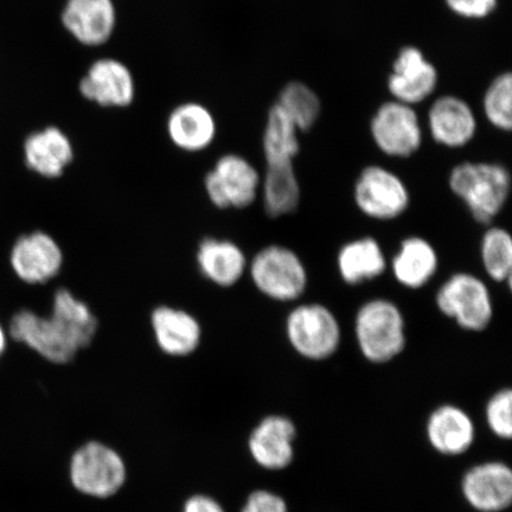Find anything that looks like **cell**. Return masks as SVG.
Listing matches in <instances>:
<instances>
[{"mask_svg":"<svg viewBox=\"0 0 512 512\" xmlns=\"http://www.w3.org/2000/svg\"><path fill=\"white\" fill-rule=\"evenodd\" d=\"M99 329L93 307L69 287H59L51 296L48 315L19 310L10 319L8 335L44 361L68 366L91 347Z\"/></svg>","mask_w":512,"mask_h":512,"instance_id":"cell-1","label":"cell"},{"mask_svg":"<svg viewBox=\"0 0 512 512\" xmlns=\"http://www.w3.org/2000/svg\"><path fill=\"white\" fill-rule=\"evenodd\" d=\"M448 188L473 220L484 227L494 221L509 202L512 179L507 166L496 162L459 163L448 175Z\"/></svg>","mask_w":512,"mask_h":512,"instance_id":"cell-2","label":"cell"},{"mask_svg":"<svg viewBox=\"0 0 512 512\" xmlns=\"http://www.w3.org/2000/svg\"><path fill=\"white\" fill-rule=\"evenodd\" d=\"M354 332L358 349L375 364L395 360L407 345V325L401 307L388 298H371L356 311Z\"/></svg>","mask_w":512,"mask_h":512,"instance_id":"cell-3","label":"cell"},{"mask_svg":"<svg viewBox=\"0 0 512 512\" xmlns=\"http://www.w3.org/2000/svg\"><path fill=\"white\" fill-rule=\"evenodd\" d=\"M247 277L262 297L281 304L298 302L309 287L303 259L279 243L262 247L249 258Z\"/></svg>","mask_w":512,"mask_h":512,"instance_id":"cell-4","label":"cell"},{"mask_svg":"<svg viewBox=\"0 0 512 512\" xmlns=\"http://www.w3.org/2000/svg\"><path fill=\"white\" fill-rule=\"evenodd\" d=\"M435 305L441 315L467 332H484L495 316L488 284L471 272L451 274L435 293Z\"/></svg>","mask_w":512,"mask_h":512,"instance_id":"cell-5","label":"cell"},{"mask_svg":"<svg viewBox=\"0 0 512 512\" xmlns=\"http://www.w3.org/2000/svg\"><path fill=\"white\" fill-rule=\"evenodd\" d=\"M288 344L309 361H325L341 347L342 326L336 313L322 303L293 306L285 319Z\"/></svg>","mask_w":512,"mask_h":512,"instance_id":"cell-6","label":"cell"},{"mask_svg":"<svg viewBox=\"0 0 512 512\" xmlns=\"http://www.w3.org/2000/svg\"><path fill=\"white\" fill-rule=\"evenodd\" d=\"M203 192L217 210H245L260 200L261 172L239 153H224L206 172Z\"/></svg>","mask_w":512,"mask_h":512,"instance_id":"cell-7","label":"cell"},{"mask_svg":"<svg viewBox=\"0 0 512 512\" xmlns=\"http://www.w3.org/2000/svg\"><path fill=\"white\" fill-rule=\"evenodd\" d=\"M69 480L80 494L108 499L124 488L127 466L123 456L101 441H88L70 458Z\"/></svg>","mask_w":512,"mask_h":512,"instance_id":"cell-8","label":"cell"},{"mask_svg":"<svg viewBox=\"0 0 512 512\" xmlns=\"http://www.w3.org/2000/svg\"><path fill=\"white\" fill-rule=\"evenodd\" d=\"M352 197L368 219L389 222L405 215L411 206V192L403 179L382 165H368L358 174Z\"/></svg>","mask_w":512,"mask_h":512,"instance_id":"cell-9","label":"cell"},{"mask_svg":"<svg viewBox=\"0 0 512 512\" xmlns=\"http://www.w3.org/2000/svg\"><path fill=\"white\" fill-rule=\"evenodd\" d=\"M10 266L22 283L47 285L63 272L66 253L54 235L34 230L18 236L11 247Z\"/></svg>","mask_w":512,"mask_h":512,"instance_id":"cell-10","label":"cell"},{"mask_svg":"<svg viewBox=\"0 0 512 512\" xmlns=\"http://www.w3.org/2000/svg\"><path fill=\"white\" fill-rule=\"evenodd\" d=\"M370 134L377 149L390 158H411L424 142V131L414 107L396 100L377 108L370 121Z\"/></svg>","mask_w":512,"mask_h":512,"instance_id":"cell-11","label":"cell"},{"mask_svg":"<svg viewBox=\"0 0 512 512\" xmlns=\"http://www.w3.org/2000/svg\"><path fill=\"white\" fill-rule=\"evenodd\" d=\"M149 325L156 347L170 358H187L201 348L204 329L201 320L183 307L159 304L150 312Z\"/></svg>","mask_w":512,"mask_h":512,"instance_id":"cell-12","label":"cell"},{"mask_svg":"<svg viewBox=\"0 0 512 512\" xmlns=\"http://www.w3.org/2000/svg\"><path fill=\"white\" fill-rule=\"evenodd\" d=\"M198 274L221 290L239 285L248 271L249 258L238 242L207 235L198 241L194 253Z\"/></svg>","mask_w":512,"mask_h":512,"instance_id":"cell-13","label":"cell"},{"mask_svg":"<svg viewBox=\"0 0 512 512\" xmlns=\"http://www.w3.org/2000/svg\"><path fill=\"white\" fill-rule=\"evenodd\" d=\"M82 98L102 108H126L136 99L131 69L113 57L94 61L79 83Z\"/></svg>","mask_w":512,"mask_h":512,"instance_id":"cell-14","label":"cell"},{"mask_svg":"<svg viewBox=\"0 0 512 512\" xmlns=\"http://www.w3.org/2000/svg\"><path fill=\"white\" fill-rule=\"evenodd\" d=\"M61 22L81 46H105L117 29L118 12L114 0H66Z\"/></svg>","mask_w":512,"mask_h":512,"instance_id":"cell-15","label":"cell"},{"mask_svg":"<svg viewBox=\"0 0 512 512\" xmlns=\"http://www.w3.org/2000/svg\"><path fill=\"white\" fill-rule=\"evenodd\" d=\"M23 159L32 174L47 181H57L74 164L75 146L62 128L47 126L25 138Z\"/></svg>","mask_w":512,"mask_h":512,"instance_id":"cell-16","label":"cell"},{"mask_svg":"<svg viewBox=\"0 0 512 512\" xmlns=\"http://www.w3.org/2000/svg\"><path fill=\"white\" fill-rule=\"evenodd\" d=\"M439 75L419 48L408 46L399 51L388 78L393 100L409 106L424 102L437 89Z\"/></svg>","mask_w":512,"mask_h":512,"instance_id":"cell-17","label":"cell"},{"mask_svg":"<svg viewBox=\"0 0 512 512\" xmlns=\"http://www.w3.org/2000/svg\"><path fill=\"white\" fill-rule=\"evenodd\" d=\"M217 121L213 112L200 102L178 105L166 119V134L177 150L202 153L210 149L217 137Z\"/></svg>","mask_w":512,"mask_h":512,"instance_id":"cell-18","label":"cell"},{"mask_svg":"<svg viewBox=\"0 0 512 512\" xmlns=\"http://www.w3.org/2000/svg\"><path fill=\"white\" fill-rule=\"evenodd\" d=\"M477 119L472 108L454 95L440 96L428 111V130L435 143L447 149H462L477 134Z\"/></svg>","mask_w":512,"mask_h":512,"instance_id":"cell-19","label":"cell"},{"mask_svg":"<svg viewBox=\"0 0 512 512\" xmlns=\"http://www.w3.org/2000/svg\"><path fill=\"white\" fill-rule=\"evenodd\" d=\"M296 426L285 416H267L249 435L248 450L254 462L266 470H284L294 457Z\"/></svg>","mask_w":512,"mask_h":512,"instance_id":"cell-20","label":"cell"},{"mask_svg":"<svg viewBox=\"0 0 512 512\" xmlns=\"http://www.w3.org/2000/svg\"><path fill=\"white\" fill-rule=\"evenodd\" d=\"M462 486L467 503L478 511L499 512L510 507L512 472L508 465L492 462L472 467Z\"/></svg>","mask_w":512,"mask_h":512,"instance_id":"cell-21","label":"cell"},{"mask_svg":"<svg viewBox=\"0 0 512 512\" xmlns=\"http://www.w3.org/2000/svg\"><path fill=\"white\" fill-rule=\"evenodd\" d=\"M440 265L437 249L422 236H407L390 260L396 283L407 290H421L434 279Z\"/></svg>","mask_w":512,"mask_h":512,"instance_id":"cell-22","label":"cell"},{"mask_svg":"<svg viewBox=\"0 0 512 512\" xmlns=\"http://www.w3.org/2000/svg\"><path fill=\"white\" fill-rule=\"evenodd\" d=\"M336 266L344 284L360 286L381 278L389 262L379 241L373 236H362L339 248Z\"/></svg>","mask_w":512,"mask_h":512,"instance_id":"cell-23","label":"cell"},{"mask_svg":"<svg viewBox=\"0 0 512 512\" xmlns=\"http://www.w3.org/2000/svg\"><path fill=\"white\" fill-rule=\"evenodd\" d=\"M427 437L439 453L459 456L475 441V425L463 409L446 405L435 409L428 419Z\"/></svg>","mask_w":512,"mask_h":512,"instance_id":"cell-24","label":"cell"},{"mask_svg":"<svg viewBox=\"0 0 512 512\" xmlns=\"http://www.w3.org/2000/svg\"><path fill=\"white\" fill-rule=\"evenodd\" d=\"M260 200L270 219L296 213L302 202V187L294 165L265 166L261 174Z\"/></svg>","mask_w":512,"mask_h":512,"instance_id":"cell-25","label":"cell"},{"mask_svg":"<svg viewBox=\"0 0 512 512\" xmlns=\"http://www.w3.org/2000/svg\"><path fill=\"white\" fill-rule=\"evenodd\" d=\"M299 131L277 104L267 113L262 133V155L265 166L294 165L300 152Z\"/></svg>","mask_w":512,"mask_h":512,"instance_id":"cell-26","label":"cell"},{"mask_svg":"<svg viewBox=\"0 0 512 512\" xmlns=\"http://www.w3.org/2000/svg\"><path fill=\"white\" fill-rule=\"evenodd\" d=\"M483 271L497 284H512V238L508 229L490 224L479 243Z\"/></svg>","mask_w":512,"mask_h":512,"instance_id":"cell-27","label":"cell"},{"mask_svg":"<svg viewBox=\"0 0 512 512\" xmlns=\"http://www.w3.org/2000/svg\"><path fill=\"white\" fill-rule=\"evenodd\" d=\"M300 133L310 131L322 114V101L310 86L300 81L288 82L275 101Z\"/></svg>","mask_w":512,"mask_h":512,"instance_id":"cell-28","label":"cell"},{"mask_svg":"<svg viewBox=\"0 0 512 512\" xmlns=\"http://www.w3.org/2000/svg\"><path fill=\"white\" fill-rule=\"evenodd\" d=\"M486 120L498 131L510 132L512 128V75L499 74L486 89L483 99Z\"/></svg>","mask_w":512,"mask_h":512,"instance_id":"cell-29","label":"cell"},{"mask_svg":"<svg viewBox=\"0 0 512 512\" xmlns=\"http://www.w3.org/2000/svg\"><path fill=\"white\" fill-rule=\"evenodd\" d=\"M512 392L502 389L496 393L486 406V420L490 430L497 437L510 439L512 435Z\"/></svg>","mask_w":512,"mask_h":512,"instance_id":"cell-30","label":"cell"},{"mask_svg":"<svg viewBox=\"0 0 512 512\" xmlns=\"http://www.w3.org/2000/svg\"><path fill=\"white\" fill-rule=\"evenodd\" d=\"M454 15L466 19H484L497 8L498 0H445Z\"/></svg>","mask_w":512,"mask_h":512,"instance_id":"cell-31","label":"cell"},{"mask_svg":"<svg viewBox=\"0 0 512 512\" xmlns=\"http://www.w3.org/2000/svg\"><path fill=\"white\" fill-rule=\"evenodd\" d=\"M241 512H288L283 498L266 490L252 492Z\"/></svg>","mask_w":512,"mask_h":512,"instance_id":"cell-32","label":"cell"},{"mask_svg":"<svg viewBox=\"0 0 512 512\" xmlns=\"http://www.w3.org/2000/svg\"><path fill=\"white\" fill-rule=\"evenodd\" d=\"M182 512H226V510L214 497L197 494L185 501Z\"/></svg>","mask_w":512,"mask_h":512,"instance_id":"cell-33","label":"cell"},{"mask_svg":"<svg viewBox=\"0 0 512 512\" xmlns=\"http://www.w3.org/2000/svg\"><path fill=\"white\" fill-rule=\"evenodd\" d=\"M6 344H8V334H6L2 324H0V357L4 354Z\"/></svg>","mask_w":512,"mask_h":512,"instance_id":"cell-34","label":"cell"}]
</instances>
